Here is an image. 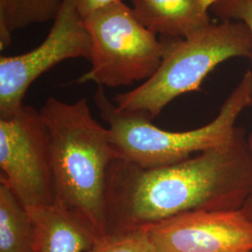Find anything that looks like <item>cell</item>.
Listing matches in <instances>:
<instances>
[{
  "label": "cell",
  "mask_w": 252,
  "mask_h": 252,
  "mask_svg": "<svg viewBox=\"0 0 252 252\" xmlns=\"http://www.w3.org/2000/svg\"><path fill=\"white\" fill-rule=\"evenodd\" d=\"M252 195V147L242 127L226 144L167 166L144 168L115 157L107 179V234L192 211L238 210Z\"/></svg>",
  "instance_id": "6da1fadb"
},
{
  "label": "cell",
  "mask_w": 252,
  "mask_h": 252,
  "mask_svg": "<svg viewBox=\"0 0 252 252\" xmlns=\"http://www.w3.org/2000/svg\"><path fill=\"white\" fill-rule=\"evenodd\" d=\"M39 113L50 139L54 206L103 237L108 171L116 157L108 128L93 117L86 97L75 103L49 97Z\"/></svg>",
  "instance_id": "7a4b0ae2"
},
{
  "label": "cell",
  "mask_w": 252,
  "mask_h": 252,
  "mask_svg": "<svg viewBox=\"0 0 252 252\" xmlns=\"http://www.w3.org/2000/svg\"><path fill=\"white\" fill-rule=\"evenodd\" d=\"M162 63L152 78L114 97L116 108L153 120L172 100L200 90L217 65L233 57L252 60V35L242 22L209 24L185 37H162Z\"/></svg>",
  "instance_id": "3957f363"
},
{
  "label": "cell",
  "mask_w": 252,
  "mask_h": 252,
  "mask_svg": "<svg viewBox=\"0 0 252 252\" xmlns=\"http://www.w3.org/2000/svg\"><path fill=\"white\" fill-rule=\"evenodd\" d=\"M100 116L108 124L116 157L144 168L162 167L183 162L193 153L222 146L234 136L236 121L252 105V72L244 74L213 121L186 132H169L140 114L119 110L108 99L103 86L94 95Z\"/></svg>",
  "instance_id": "277c9868"
},
{
  "label": "cell",
  "mask_w": 252,
  "mask_h": 252,
  "mask_svg": "<svg viewBox=\"0 0 252 252\" xmlns=\"http://www.w3.org/2000/svg\"><path fill=\"white\" fill-rule=\"evenodd\" d=\"M92 41L91 68L76 81L98 86H129L148 81L162 63L163 43L122 1L83 18Z\"/></svg>",
  "instance_id": "5b68a950"
},
{
  "label": "cell",
  "mask_w": 252,
  "mask_h": 252,
  "mask_svg": "<svg viewBox=\"0 0 252 252\" xmlns=\"http://www.w3.org/2000/svg\"><path fill=\"white\" fill-rule=\"evenodd\" d=\"M0 183L25 207L54 205V183L48 130L39 111L24 105L0 119Z\"/></svg>",
  "instance_id": "8992f818"
},
{
  "label": "cell",
  "mask_w": 252,
  "mask_h": 252,
  "mask_svg": "<svg viewBox=\"0 0 252 252\" xmlns=\"http://www.w3.org/2000/svg\"><path fill=\"white\" fill-rule=\"evenodd\" d=\"M92 41L75 0H62L45 40L26 54L0 57V119L14 116L24 106L30 85L68 59L90 61Z\"/></svg>",
  "instance_id": "52a82bcc"
},
{
  "label": "cell",
  "mask_w": 252,
  "mask_h": 252,
  "mask_svg": "<svg viewBox=\"0 0 252 252\" xmlns=\"http://www.w3.org/2000/svg\"><path fill=\"white\" fill-rule=\"evenodd\" d=\"M146 229L156 252H252V221L241 209L187 212Z\"/></svg>",
  "instance_id": "ba28073f"
},
{
  "label": "cell",
  "mask_w": 252,
  "mask_h": 252,
  "mask_svg": "<svg viewBox=\"0 0 252 252\" xmlns=\"http://www.w3.org/2000/svg\"><path fill=\"white\" fill-rule=\"evenodd\" d=\"M27 209L35 229L32 252H86L98 239L78 219L54 205Z\"/></svg>",
  "instance_id": "9c48e42d"
},
{
  "label": "cell",
  "mask_w": 252,
  "mask_h": 252,
  "mask_svg": "<svg viewBox=\"0 0 252 252\" xmlns=\"http://www.w3.org/2000/svg\"><path fill=\"white\" fill-rule=\"evenodd\" d=\"M136 18L162 37H185L210 24L198 0H132Z\"/></svg>",
  "instance_id": "30bf717a"
},
{
  "label": "cell",
  "mask_w": 252,
  "mask_h": 252,
  "mask_svg": "<svg viewBox=\"0 0 252 252\" xmlns=\"http://www.w3.org/2000/svg\"><path fill=\"white\" fill-rule=\"evenodd\" d=\"M34 237L27 207L9 187L0 183V252H32Z\"/></svg>",
  "instance_id": "8fae6325"
},
{
  "label": "cell",
  "mask_w": 252,
  "mask_h": 252,
  "mask_svg": "<svg viewBox=\"0 0 252 252\" xmlns=\"http://www.w3.org/2000/svg\"><path fill=\"white\" fill-rule=\"evenodd\" d=\"M62 0H0V26L13 33L54 20Z\"/></svg>",
  "instance_id": "7c38bea8"
},
{
  "label": "cell",
  "mask_w": 252,
  "mask_h": 252,
  "mask_svg": "<svg viewBox=\"0 0 252 252\" xmlns=\"http://www.w3.org/2000/svg\"><path fill=\"white\" fill-rule=\"evenodd\" d=\"M86 252H156L146 228L107 234L98 238Z\"/></svg>",
  "instance_id": "4fadbf2b"
},
{
  "label": "cell",
  "mask_w": 252,
  "mask_h": 252,
  "mask_svg": "<svg viewBox=\"0 0 252 252\" xmlns=\"http://www.w3.org/2000/svg\"><path fill=\"white\" fill-rule=\"evenodd\" d=\"M211 9L217 17L223 21L242 22L250 28L252 35V0H226L214 5Z\"/></svg>",
  "instance_id": "5bb4252c"
},
{
  "label": "cell",
  "mask_w": 252,
  "mask_h": 252,
  "mask_svg": "<svg viewBox=\"0 0 252 252\" xmlns=\"http://www.w3.org/2000/svg\"><path fill=\"white\" fill-rule=\"evenodd\" d=\"M77 9L81 13L82 18L89 15L91 12L94 11L95 9L107 6L108 4L119 2L122 0H75Z\"/></svg>",
  "instance_id": "9a60e30c"
},
{
  "label": "cell",
  "mask_w": 252,
  "mask_h": 252,
  "mask_svg": "<svg viewBox=\"0 0 252 252\" xmlns=\"http://www.w3.org/2000/svg\"><path fill=\"white\" fill-rule=\"evenodd\" d=\"M248 137H249V142H250V144L252 147V134H251V135H249ZM241 210L243 211L244 214L248 217L252 221V195L244 204Z\"/></svg>",
  "instance_id": "2e32d148"
},
{
  "label": "cell",
  "mask_w": 252,
  "mask_h": 252,
  "mask_svg": "<svg viewBox=\"0 0 252 252\" xmlns=\"http://www.w3.org/2000/svg\"><path fill=\"white\" fill-rule=\"evenodd\" d=\"M223 1H226V0H198L201 8L207 12L209 8H212L214 5H216L218 3H220V2H223Z\"/></svg>",
  "instance_id": "e0dca14e"
}]
</instances>
